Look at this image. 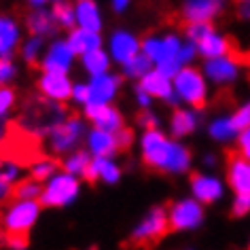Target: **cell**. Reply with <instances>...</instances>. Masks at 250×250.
Returning <instances> with one entry per match:
<instances>
[{
    "instance_id": "obj_1",
    "label": "cell",
    "mask_w": 250,
    "mask_h": 250,
    "mask_svg": "<svg viewBox=\"0 0 250 250\" xmlns=\"http://www.w3.org/2000/svg\"><path fill=\"white\" fill-rule=\"evenodd\" d=\"M140 157L157 172L185 174L193 164V155L180 140L164 134L161 129H148L140 136Z\"/></svg>"
},
{
    "instance_id": "obj_2",
    "label": "cell",
    "mask_w": 250,
    "mask_h": 250,
    "mask_svg": "<svg viewBox=\"0 0 250 250\" xmlns=\"http://www.w3.org/2000/svg\"><path fill=\"white\" fill-rule=\"evenodd\" d=\"M183 39L174 32L167 34H151L140 42V51L151 60L155 70L161 72L167 79H174L183 70V66L178 64V53L183 49Z\"/></svg>"
},
{
    "instance_id": "obj_3",
    "label": "cell",
    "mask_w": 250,
    "mask_h": 250,
    "mask_svg": "<svg viewBox=\"0 0 250 250\" xmlns=\"http://www.w3.org/2000/svg\"><path fill=\"white\" fill-rule=\"evenodd\" d=\"M174 85V96L178 98L180 104L189 106V108H202L208 102V93H210V83L206 81L204 72L197 70L195 66H185L176 77L172 79Z\"/></svg>"
},
{
    "instance_id": "obj_4",
    "label": "cell",
    "mask_w": 250,
    "mask_h": 250,
    "mask_svg": "<svg viewBox=\"0 0 250 250\" xmlns=\"http://www.w3.org/2000/svg\"><path fill=\"white\" fill-rule=\"evenodd\" d=\"M85 136H87L85 119L68 115L49 129V134H47L49 151L53 155H68V153L77 151L79 145L85 140Z\"/></svg>"
},
{
    "instance_id": "obj_5",
    "label": "cell",
    "mask_w": 250,
    "mask_h": 250,
    "mask_svg": "<svg viewBox=\"0 0 250 250\" xmlns=\"http://www.w3.org/2000/svg\"><path fill=\"white\" fill-rule=\"evenodd\" d=\"M81 195V178L70 176L66 172H58L51 180L42 185V193L39 204L42 208H66L77 202Z\"/></svg>"
},
{
    "instance_id": "obj_6",
    "label": "cell",
    "mask_w": 250,
    "mask_h": 250,
    "mask_svg": "<svg viewBox=\"0 0 250 250\" xmlns=\"http://www.w3.org/2000/svg\"><path fill=\"white\" fill-rule=\"evenodd\" d=\"M42 206L39 202H17L13 199L2 214V229L4 233H23L34 227L41 216Z\"/></svg>"
},
{
    "instance_id": "obj_7",
    "label": "cell",
    "mask_w": 250,
    "mask_h": 250,
    "mask_svg": "<svg viewBox=\"0 0 250 250\" xmlns=\"http://www.w3.org/2000/svg\"><path fill=\"white\" fill-rule=\"evenodd\" d=\"M167 229H170V221H167V210L161 206H155L146 212V216L136 225L132 231V244L136 246H148L161 240Z\"/></svg>"
},
{
    "instance_id": "obj_8",
    "label": "cell",
    "mask_w": 250,
    "mask_h": 250,
    "mask_svg": "<svg viewBox=\"0 0 250 250\" xmlns=\"http://www.w3.org/2000/svg\"><path fill=\"white\" fill-rule=\"evenodd\" d=\"M167 221H170V229L174 231L197 229L204 223V206L193 197L178 199L167 210Z\"/></svg>"
},
{
    "instance_id": "obj_9",
    "label": "cell",
    "mask_w": 250,
    "mask_h": 250,
    "mask_svg": "<svg viewBox=\"0 0 250 250\" xmlns=\"http://www.w3.org/2000/svg\"><path fill=\"white\" fill-rule=\"evenodd\" d=\"M74 62H77V55L72 53L66 39H53L45 47V53L41 58V72L70 74Z\"/></svg>"
},
{
    "instance_id": "obj_10",
    "label": "cell",
    "mask_w": 250,
    "mask_h": 250,
    "mask_svg": "<svg viewBox=\"0 0 250 250\" xmlns=\"http://www.w3.org/2000/svg\"><path fill=\"white\" fill-rule=\"evenodd\" d=\"M202 72L208 83H214L218 87H229L240 79L242 64L235 55L229 53V55H223V58H216V60H206Z\"/></svg>"
},
{
    "instance_id": "obj_11",
    "label": "cell",
    "mask_w": 250,
    "mask_h": 250,
    "mask_svg": "<svg viewBox=\"0 0 250 250\" xmlns=\"http://www.w3.org/2000/svg\"><path fill=\"white\" fill-rule=\"evenodd\" d=\"M72 81L70 74H60V72H41L36 87L39 93L47 102L51 104H64L72 96Z\"/></svg>"
},
{
    "instance_id": "obj_12",
    "label": "cell",
    "mask_w": 250,
    "mask_h": 250,
    "mask_svg": "<svg viewBox=\"0 0 250 250\" xmlns=\"http://www.w3.org/2000/svg\"><path fill=\"white\" fill-rule=\"evenodd\" d=\"M140 39L129 30H115L108 39V55L115 64L123 66L140 53Z\"/></svg>"
},
{
    "instance_id": "obj_13",
    "label": "cell",
    "mask_w": 250,
    "mask_h": 250,
    "mask_svg": "<svg viewBox=\"0 0 250 250\" xmlns=\"http://www.w3.org/2000/svg\"><path fill=\"white\" fill-rule=\"evenodd\" d=\"M83 117L96 129H102V132L117 134V132H121V129L125 127L121 110H119L117 106H112V104H104V106L87 104L85 108H83Z\"/></svg>"
},
{
    "instance_id": "obj_14",
    "label": "cell",
    "mask_w": 250,
    "mask_h": 250,
    "mask_svg": "<svg viewBox=\"0 0 250 250\" xmlns=\"http://www.w3.org/2000/svg\"><path fill=\"white\" fill-rule=\"evenodd\" d=\"M119 89H121V77L115 72H106L100 77H91L87 81V91H89V102L87 104H112V100L117 98ZM85 108V106H83Z\"/></svg>"
},
{
    "instance_id": "obj_15",
    "label": "cell",
    "mask_w": 250,
    "mask_h": 250,
    "mask_svg": "<svg viewBox=\"0 0 250 250\" xmlns=\"http://www.w3.org/2000/svg\"><path fill=\"white\" fill-rule=\"evenodd\" d=\"M23 42V28L21 23L7 13L0 15V58L13 60Z\"/></svg>"
},
{
    "instance_id": "obj_16",
    "label": "cell",
    "mask_w": 250,
    "mask_h": 250,
    "mask_svg": "<svg viewBox=\"0 0 250 250\" xmlns=\"http://www.w3.org/2000/svg\"><path fill=\"white\" fill-rule=\"evenodd\" d=\"M191 193H193V199L202 206L214 204L225 195V183L218 176H214V174H193Z\"/></svg>"
},
{
    "instance_id": "obj_17",
    "label": "cell",
    "mask_w": 250,
    "mask_h": 250,
    "mask_svg": "<svg viewBox=\"0 0 250 250\" xmlns=\"http://www.w3.org/2000/svg\"><path fill=\"white\" fill-rule=\"evenodd\" d=\"M227 0H185L183 17L187 23H210L223 13Z\"/></svg>"
},
{
    "instance_id": "obj_18",
    "label": "cell",
    "mask_w": 250,
    "mask_h": 250,
    "mask_svg": "<svg viewBox=\"0 0 250 250\" xmlns=\"http://www.w3.org/2000/svg\"><path fill=\"white\" fill-rule=\"evenodd\" d=\"M202 123V115H199L197 108H189V106H178L174 108L170 123H167V129H170V136L174 140L187 138L191 136Z\"/></svg>"
},
{
    "instance_id": "obj_19",
    "label": "cell",
    "mask_w": 250,
    "mask_h": 250,
    "mask_svg": "<svg viewBox=\"0 0 250 250\" xmlns=\"http://www.w3.org/2000/svg\"><path fill=\"white\" fill-rule=\"evenodd\" d=\"M138 87L140 89H145L148 96H151L153 100L157 98V100H164V102H167V104H172V106H180V102H178V98L174 96V85H172V79H167V77H164L161 72H157L153 68L151 72L146 74L145 79L138 83Z\"/></svg>"
},
{
    "instance_id": "obj_20",
    "label": "cell",
    "mask_w": 250,
    "mask_h": 250,
    "mask_svg": "<svg viewBox=\"0 0 250 250\" xmlns=\"http://www.w3.org/2000/svg\"><path fill=\"white\" fill-rule=\"evenodd\" d=\"M121 166L117 164L112 157H91V164L85 172V180L87 183H98L102 180L106 185H117L121 180Z\"/></svg>"
},
{
    "instance_id": "obj_21",
    "label": "cell",
    "mask_w": 250,
    "mask_h": 250,
    "mask_svg": "<svg viewBox=\"0 0 250 250\" xmlns=\"http://www.w3.org/2000/svg\"><path fill=\"white\" fill-rule=\"evenodd\" d=\"M227 183L235 195H250V159L235 155L227 164Z\"/></svg>"
},
{
    "instance_id": "obj_22",
    "label": "cell",
    "mask_w": 250,
    "mask_h": 250,
    "mask_svg": "<svg viewBox=\"0 0 250 250\" xmlns=\"http://www.w3.org/2000/svg\"><path fill=\"white\" fill-rule=\"evenodd\" d=\"M74 17H77V28L98 34L102 32L104 17L96 0H79V2H74Z\"/></svg>"
},
{
    "instance_id": "obj_23",
    "label": "cell",
    "mask_w": 250,
    "mask_h": 250,
    "mask_svg": "<svg viewBox=\"0 0 250 250\" xmlns=\"http://www.w3.org/2000/svg\"><path fill=\"white\" fill-rule=\"evenodd\" d=\"M23 26L30 32V36H39V39H51L58 34V23L53 20L51 9H32L26 15Z\"/></svg>"
},
{
    "instance_id": "obj_24",
    "label": "cell",
    "mask_w": 250,
    "mask_h": 250,
    "mask_svg": "<svg viewBox=\"0 0 250 250\" xmlns=\"http://www.w3.org/2000/svg\"><path fill=\"white\" fill-rule=\"evenodd\" d=\"M85 146L91 157H115L119 153L117 138L110 132H102V129L91 127L85 136Z\"/></svg>"
},
{
    "instance_id": "obj_25",
    "label": "cell",
    "mask_w": 250,
    "mask_h": 250,
    "mask_svg": "<svg viewBox=\"0 0 250 250\" xmlns=\"http://www.w3.org/2000/svg\"><path fill=\"white\" fill-rule=\"evenodd\" d=\"M195 47H197V55H202L204 60H216V58H223V55L231 53L229 39L223 32L214 30V28H212Z\"/></svg>"
},
{
    "instance_id": "obj_26",
    "label": "cell",
    "mask_w": 250,
    "mask_h": 250,
    "mask_svg": "<svg viewBox=\"0 0 250 250\" xmlns=\"http://www.w3.org/2000/svg\"><path fill=\"white\" fill-rule=\"evenodd\" d=\"M66 42L70 45L72 53L81 58V55L89 53V51H96V49H102V34L98 32H89V30H81V28H74L68 32V39Z\"/></svg>"
},
{
    "instance_id": "obj_27",
    "label": "cell",
    "mask_w": 250,
    "mask_h": 250,
    "mask_svg": "<svg viewBox=\"0 0 250 250\" xmlns=\"http://www.w3.org/2000/svg\"><path fill=\"white\" fill-rule=\"evenodd\" d=\"M208 136L214 142L229 145V142H237L240 129H237V125L233 123V117L231 115H221V117H214L208 123Z\"/></svg>"
},
{
    "instance_id": "obj_28",
    "label": "cell",
    "mask_w": 250,
    "mask_h": 250,
    "mask_svg": "<svg viewBox=\"0 0 250 250\" xmlns=\"http://www.w3.org/2000/svg\"><path fill=\"white\" fill-rule=\"evenodd\" d=\"M81 68L91 77H100V74H106L110 72V66H112V60L106 49H96V51H89L85 55H81Z\"/></svg>"
},
{
    "instance_id": "obj_29",
    "label": "cell",
    "mask_w": 250,
    "mask_h": 250,
    "mask_svg": "<svg viewBox=\"0 0 250 250\" xmlns=\"http://www.w3.org/2000/svg\"><path fill=\"white\" fill-rule=\"evenodd\" d=\"M91 164V155L85 151V148H77V151L68 153L64 161H62V172L70 174V176H77V178H83L87 167Z\"/></svg>"
},
{
    "instance_id": "obj_30",
    "label": "cell",
    "mask_w": 250,
    "mask_h": 250,
    "mask_svg": "<svg viewBox=\"0 0 250 250\" xmlns=\"http://www.w3.org/2000/svg\"><path fill=\"white\" fill-rule=\"evenodd\" d=\"M153 68H155V66L151 64V60H148L146 55L140 51L134 60H129L127 64H123V66H121V72H123V77H125V79H129V81H138V83H140V81L145 79L146 74L153 70Z\"/></svg>"
},
{
    "instance_id": "obj_31",
    "label": "cell",
    "mask_w": 250,
    "mask_h": 250,
    "mask_svg": "<svg viewBox=\"0 0 250 250\" xmlns=\"http://www.w3.org/2000/svg\"><path fill=\"white\" fill-rule=\"evenodd\" d=\"M60 172V164L51 157H41L32 161V166H30V178L36 180V183L45 185L47 180H51L55 174Z\"/></svg>"
},
{
    "instance_id": "obj_32",
    "label": "cell",
    "mask_w": 250,
    "mask_h": 250,
    "mask_svg": "<svg viewBox=\"0 0 250 250\" xmlns=\"http://www.w3.org/2000/svg\"><path fill=\"white\" fill-rule=\"evenodd\" d=\"M45 39H39V36H28L26 41L21 42L20 47V55L26 64L34 66V64H41V58L45 53Z\"/></svg>"
},
{
    "instance_id": "obj_33",
    "label": "cell",
    "mask_w": 250,
    "mask_h": 250,
    "mask_svg": "<svg viewBox=\"0 0 250 250\" xmlns=\"http://www.w3.org/2000/svg\"><path fill=\"white\" fill-rule=\"evenodd\" d=\"M51 13H53V20L58 23L60 30H74L77 28V17H74V4L64 0V2H58L51 7Z\"/></svg>"
},
{
    "instance_id": "obj_34",
    "label": "cell",
    "mask_w": 250,
    "mask_h": 250,
    "mask_svg": "<svg viewBox=\"0 0 250 250\" xmlns=\"http://www.w3.org/2000/svg\"><path fill=\"white\" fill-rule=\"evenodd\" d=\"M42 193V185L32 178H23L13 187V199L17 202H39Z\"/></svg>"
},
{
    "instance_id": "obj_35",
    "label": "cell",
    "mask_w": 250,
    "mask_h": 250,
    "mask_svg": "<svg viewBox=\"0 0 250 250\" xmlns=\"http://www.w3.org/2000/svg\"><path fill=\"white\" fill-rule=\"evenodd\" d=\"M17 104V93L13 87H0V123L7 121Z\"/></svg>"
},
{
    "instance_id": "obj_36",
    "label": "cell",
    "mask_w": 250,
    "mask_h": 250,
    "mask_svg": "<svg viewBox=\"0 0 250 250\" xmlns=\"http://www.w3.org/2000/svg\"><path fill=\"white\" fill-rule=\"evenodd\" d=\"M21 178V167L17 161H0V180L9 183L11 187H15Z\"/></svg>"
},
{
    "instance_id": "obj_37",
    "label": "cell",
    "mask_w": 250,
    "mask_h": 250,
    "mask_svg": "<svg viewBox=\"0 0 250 250\" xmlns=\"http://www.w3.org/2000/svg\"><path fill=\"white\" fill-rule=\"evenodd\" d=\"M210 30H212L210 23H187L185 39H187V42H191V45H197Z\"/></svg>"
},
{
    "instance_id": "obj_38",
    "label": "cell",
    "mask_w": 250,
    "mask_h": 250,
    "mask_svg": "<svg viewBox=\"0 0 250 250\" xmlns=\"http://www.w3.org/2000/svg\"><path fill=\"white\" fill-rule=\"evenodd\" d=\"M17 79V66L13 60L0 58V87H11V83Z\"/></svg>"
},
{
    "instance_id": "obj_39",
    "label": "cell",
    "mask_w": 250,
    "mask_h": 250,
    "mask_svg": "<svg viewBox=\"0 0 250 250\" xmlns=\"http://www.w3.org/2000/svg\"><path fill=\"white\" fill-rule=\"evenodd\" d=\"M231 117H233V123L237 125V129H240V132L248 129L250 127V100H246L244 104L237 106L235 112Z\"/></svg>"
},
{
    "instance_id": "obj_40",
    "label": "cell",
    "mask_w": 250,
    "mask_h": 250,
    "mask_svg": "<svg viewBox=\"0 0 250 250\" xmlns=\"http://www.w3.org/2000/svg\"><path fill=\"white\" fill-rule=\"evenodd\" d=\"M2 242L9 250H26L30 240L23 233H2Z\"/></svg>"
},
{
    "instance_id": "obj_41",
    "label": "cell",
    "mask_w": 250,
    "mask_h": 250,
    "mask_svg": "<svg viewBox=\"0 0 250 250\" xmlns=\"http://www.w3.org/2000/svg\"><path fill=\"white\" fill-rule=\"evenodd\" d=\"M70 100L74 104H79V106H87V102H89V91H87V83H85V81H79V83L72 85Z\"/></svg>"
},
{
    "instance_id": "obj_42",
    "label": "cell",
    "mask_w": 250,
    "mask_h": 250,
    "mask_svg": "<svg viewBox=\"0 0 250 250\" xmlns=\"http://www.w3.org/2000/svg\"><path fill=\"white\" fill-rule=\"evenodd\" d=\"M197 58V47L195 45H191V42H183V49H180V53H178V64L180 66H191L193 62H195Z\"/></svg>"
},
{
    "instance_id": "obj_43",
    "label": "cell",
    "mask_w": 250,
    "mask_h": 250,
    "mask_svg": "<svg viewBox=\"0 0 250 250\" xmlns=\"http://www.w3.org/2000/svg\"><path fill=\"white\" fill-rule=\"evenodd\" d=\"M138 125L145 132H148V129H159V117L155 115V112L148 108V110H142L140 117H138Z\"/></svg>"
},
{
    "instance_id": "obj_44",
    "label": "cell",
    "mask_w": 250,
    "mask_h": 250,
    "mask_svg": "<svg viewBox=\"0 0 250 250\" xmlns=\"http://www.w3.org/2000/svg\"><path fill=\"white\" fill-rule=\"evenodd\" d=\"M231 210H233L235 216H246L250 212V195H235Z\"/></svg>"
},
{
    "instance_id": "obj_45",
    "label": "cell",
    "mask_w": 250,
    "mask_h": 250,
    "mask_svg": "<svg viewBox=\"0 0 250 250\" xmlns=\"http://www.w3.org/2000/svg\"><path fill=\"white\" fill-rule=\"evenodd\" d=\"M237 148H240L242 157L250 159V127L240 132V136H237Z\"/></svg>"
},
{
    "instance_id": "obj_46",
    "label": "cell",
    "mask_w": 250,
    "mask_h": 250,
    "mask_svg": "<svg viewBox=\"0 0 250 250\" xmlns=\"http://www.w3.org/2000/svg\"><path fill=\"white\" fill-rule=\"evenodd\" d=\"M115 138H117V146H119V151H125V148L132 146V142H134V134L129 132L127 127H123L121 132H117V134H115Z\"/></svg>"
},
{
    "instance_id": "obj_47",
    "label": "cell",
    "mask_w": 250,
    "mask_h": 250,
    "mask_svg": "<svg viewBox=\"0 0 250 250\" xmlns=\"http://www.w3.org/2000/svg\"><path fill=\"white\" fill-rule=\"evenodd\" d=\"M134 96H136V104H138L142 110H148V108H151V104H153V98L148 96V93H146L145 89H140L138 85H136V89H134Z\"/></svg>"
},
{
    "instance_id": "obj_48",
    "label": "cell",
    "mask_w": 250,
    "mask_h": 250,
    "mask_svg": "<svg viewBox=\"0 0 250 250\" xmlns=\"http://www.w3.org/2000/svg\"><path fill=\"white\" fill-rule=\"evenodd\" d=\"M129 4H132V0H110V7H112L115 13H123V11H127Z\"/></svg>"
},
{
    "instance_id": "obj_49",
    "label": "cell",
    "mask_w": 250,
    "mask_h": 250,
    "mask_svg": "<svg viewBox=\"0 0 250 250\" xmlns=\"http://www.w3.org/2000/svg\"><path fill=\"white\" fill-rule=\"evenodd\" d=\"M9 197H13V187L9 183H4V180H0V202H4Z\"/></svg>"
},
{
    "instance_id": "obj_50",
    "label": "cell",
    "mask_w": 250,
    "mask_h": 250,
    "mask_svg": "<svg viewBox=\"0 0 250 250\" xmlns=\"http://www.w3.org/2000/svg\"><path fill=\"white\" fill-rule=\"evenodd\" d=\"M28 2L32 9H47L49 4H58V2H64V0H28Z\"/></svg>"
},
{
    "instance_id": "obj_51",
    "label": "cell",
    "mask_w": 250,
    "mask_h": 250,
    "mask_svg": "<svg viewBox=\"0 0 250 250\" xmlns=\"http://www.w3.org/2000/svg\"><path fill=\"white\" fill-rule=\"evenodd\" d=\"M240 15L244 17V20H248V21H250V2L240 4Z\"/></svg>"
},
{
    "instance_id": "obj_52",
    "label": "cell",
    "mask_w": 250,
    "mask_h": 250,
    "mask_svg": "<svg viewBox=\"0 0 250 250\" xmlns=\"http://www.w3.org/2000/svg\"><path fill=\"white\" fill-rule=\"evenodd\" d=\"M7 132H9V127L4 123H0V145H2V140L7 138Z\"/></svg>"
},
{
    "instance_id": "obj_53",
    "label": "cell",
    "mask_w": 250,
    "mask_h": 250,
    "mask_svg": "<svg viewBox=\"0 0 250 250\" xmlns=\"http://www.w3.org/2000/svg\"><path fill=\"white\" fill-rule=\"evenodd\" d=\"M204 164H206V166H214V164H216V157H214V155H206V157H204Z\"/></svg>"
},
{
    "instance_id": "obj_54",
    "label": "cell",
    "mask_w": 250,
    "mask_h": 250,
    "mask_svg": "<svg viewBox=\"0 0 250 250\" xmlns=\"http://www.w3.org/2000/svg\"><path fill=\"white\" fill-rule=\"evenodd\" d=\"M237 2H240V4H244V2H250V0H237Z\"/></svg>"
},
{
    "instance_id": "obj_55",
    "label": "cell",
    "mask_w": 250,
    "mask_h": 250,
    "mask_svg": "<svg viewBox=\"0 0 250 250\" xmlns=\"http://www.w3.org/2000/svg\"><path fill=\"white\" fill-rule=\"evenodd\" d=\"M74 2H79V0H74Z\"/></svg>"
},
{
    "instance_id": "obj_56",
    "label": "cell",
    "mask_w": 250,
    "mask_h": 250,
    "mask_svg": "<svg viewBox=\"0 0 250 250\" xmlns=\"http://www.w3.org/2000/svg\"><path fill=\"white\" fill-rule=\"evenodd\" d=\"M248 250H250V246H248Z\"/></svg>"
}]
</instances>
